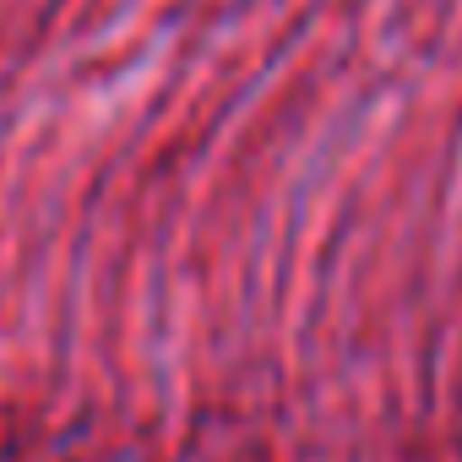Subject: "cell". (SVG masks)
<instances>
[{
	"label": "cell",
	"mask_w": 462,
	"mask_h": 462,
	"mask_svg": "<svg viewBox=\"0 0 462 462\" xmlns=\"http://www.w3.org/2000/svg\"><path fill=\"white\" fill-rule=\"evenodd\" d=\"M196 0H0V397L66 370L136 240Z\"/></svg>",
	"instance_id": "obj_1"
}]
</instances>
